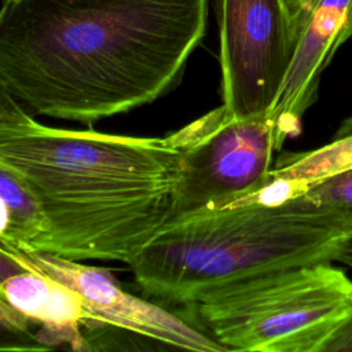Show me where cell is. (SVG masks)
<instances>
[{"mask_svg": "<svg viewBox=\"0 0 352 352\" xmlns=\"http://www.w3.org/2000/svg\"><path fill=\"white\" fill-rule=\"evenodd\" d=\"M209 0H3L0 78L32 116L92 124L182 80Z\"/></svg>", "mask_w": 352, "mask_h": 352, "instance_id": "1", "label": "cell"}, {"mask_svg": "<svg viewBox=\"0 0 352 352\" xmlns=\"http://www.w3.org/2000/svg\"><path fill=\"white\" fill-rule=\"evenodd\" d=\"M0 161L32 191L44 217L43 253L128 264L170 221L183 138L0 126Z\"/></svg>", "mask_w": 352, "mask_h": 352, "instance_id": "2", "label": "cell"}, {"mask_svg": "<svg viewBox=\"0 0 352 352\" xmlns=\"http://www.w3.org/2000/svg\"><path fill=\"white\" fill-rule=\"evenodd\" d=\"M351 232L345 212L304 192L238 199L168 221L128 265L146 296L186 307L241 278L333 263Z\"/></svg>", "mask_w": 352, "mask_h": 352, "instance_id": "3", "label": "cell"}, {"mask_svg": "<svg viewBox=\"0 0 352 352\" xmlns=\"http://www.w3.org/2000/svg\"><path fill=\"white\" fill-rule=\"evenodd\" d=\"M186 307L226 351L322 352L352 315V279L331 261L301 264L223 283Z\"/></svg>", "mask_w": 352, "mask_h": 352, "instance_id": "4", "label": "cell"}, {"mask_svg": "<svg viewBox=\"0 0 352 352\" xmlns=\"http://www.w3.org/2000/svg\"><path fill=\"white\" fill-rule=\"evenodd\" d=\"M180 132L182 177L170 220L256 194L286 140L270 116L235 118L223 104Z\"/></svg>", "mask_w": 352, "mask_h": 352, "instance_id": "5", "label": "cell"}, {"mask_svg": "<svg viewBox=\"0 0 352 352\" xmlns=\"http://www.w3.org/2000/svg\"><path fill=\"white\" fill-rule=\"evenodd\" d=\"M221 99L235 118L268 116L294 54L286 0H213Z\"/></svg>", "mask_w": 352, "mask_h": 352, "instance_id": "6", "label": "cell"}, {"mask_svg": "<svg viewBox=\"0 0 352 352\" xmlns=\"http://www.w3.org/2000/svg\"><path fill=\"white\" fill-rule=\"evenodd\" d=\"M10 256L23 268L48 275L76 290L98 324L135 333L180 349L226 352L188 316L173 314L131 294L106 268L34 250H16Z\"/></svg>", "mask_w": 352, "mask_h": 352, "instance_id": "7", "label": "cell"}, {"mask_svg": "<svg viewBox=\"0 0 352 352\" xmlns=\"http://www.w3.org/2000/svg\"><path fill=\"white\" fill-rule=\"evenodd\" d=\"M294 54L268 113L285 139L318 98L320 76L352 37V0H286Z\"/></svg>", "mask_w": 352, "mask_h": 352, "instance_id": "8", "label": "cell"}, {"mask_svg": "<svg viewBox=\"0 0 352 352\" xmlns=\"http://www.w3.org/2000/svg\"><path fill=\"white\" fill-rule=\"evenodd\" d=\"M4 298L33 323L50 349L67 345L73 351H92L82 329L98 324L81 296L48 275L23 270L0 283Z\"/></svg>", "mask_w": 352, "mask_h": 352, "instance_id": "9", "label": "cell"}, {"mask_svg": "<svg viewBox=\"0 0 352 352\" xmlns=\"http://www.w3.org/2000/svg\"><path fill=\"white\" fill-rule=\"evenodd\" d=\"M352 168V116L345 118L324 146L282 155L271 168L263 187L253 194L257 199H278L304 187Z\"/></svg>", "mask_w": 352, "mask_h": 352, "instance_id": "10", "label": "cell"}, {"mask_svg": "<svg viewBox=\"0 0 352 352\" xmlns=\"http://www.w3.org/2000/svg\"><path fill=\"white\" fill-rule=\"evenodd\" d=\"M44 217L23 179L0 161V249L40 250Z\"/></svg>", "mask_w": 352, "mask_h": 352, "instance_id": "11", "label": "cell"}, {"mask_svg": "<svg viewBox=\"0 0 352 352\" xmlns=\"http://www.w3.org/2000/svg\"><path fill=\"white\" fill-rule=\"evenodd\" d=\"M0 351L1 352H43L50 348L43 344L33 322L16 311L0 294Z\"/></svg>", "mask_w": 352, "mask_h": 352, "instance_id": "12", "label": "cell"}, {"mask_svg": "<svg viewBox=\"0 0 352 352\" xmlns=\"http://www.w3.org/2000/svg\"><path fill=\"white\" fill-rule=\"evenodd\" d=\"M298 192H304L316 201L334 205L345 212L352 221V168L315 182Z\"/></svg>", "mask_w": 352, "mask_h": 352, "instance_id": "13", "label": "cell"}, {"mask_svg": "<svg viewBox=\"0 0 352 352\" xmlns=\"http://www.w3.org/2000/svg\"><path fill=\"white\" fill-rule=\"evenodd\" d=\"M34 122L33 116L11 95L0 78V126H16Z\"/></svg>", "mask_w": 352, "mask_h": 352, "instance_id": "14", "label": "cell"}, {"mask_svg": "<svg viewBox=\"0 0 352 352\" xmlns=\"http://www.w3.org/2000/svg\"><path fill=\"white\" fill-rule=\"evenodd\" d=\"M336 351H352V315L329 338V341L322 348V352H336Z\"/></svg>", "mask_w": 352, "mask_h": 352, "instance_id": "15", "label": "cell"}, {"mask_svg": "<svg viewBox=\"0 0 352 352\" xmlns=\"http://www.w3.org/2000/svg\"><path fill=\"white\" fill-rule=\"evenodd\" d=\"M26 268H23L22 265H19L6 250L0 249V283L8 278L10 275L12 274H16V272H21ZM0 294H3L1 289H0ZM4 296V294H3Z\"/></svg>", "mask_w": 352, "mask_h": 352, "instance_id": "16", "label": "cell"}, {"mask_svg": "<svg viewBox=\"0 0 352 352\" xmlns=\"http://www.w3.org/2000/svg\"><path fill=\"white\" fill-rule=\"evenodd\" d=\"M334 261H338V263H342V264H346V265L352 267V232L342 242V245H341V248H340Z\"/></svg>", "mask_w": 352, "mask_h": 352, "instance_id": "17", "label": "cell"}]
</instances>
